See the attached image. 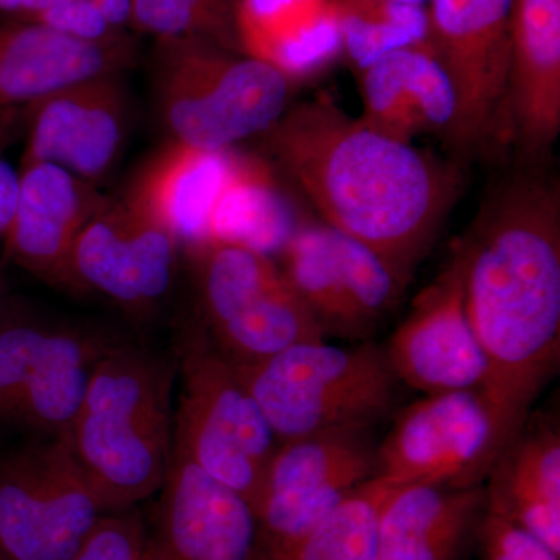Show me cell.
Wrapping results in <instances>:
<instances>
[{"instance_id": "obj_1", "label": "cell", "mask_w": 560, "mask_h": 560, "mask_svg": "<svg viewBox=\"0 0 560 560\" xmlns=\"http://www.w3.org/2000/svg\"><path fill=\"white\" fill-rule=\"evenodd\" d=\"M453 253L488 370L480 393L495 427L497 458L559 370L558 180L523 172L501 184Z\"/></svg>"}, {"instance_id": "obj_2", "label": "cell", "mask_w": 560, "mask_h": 560, "mask_svg": "<svg viewBox=\"0 0 560 560\" xmlns=\"http://www.w3.org/2000/svg\"><path fill=\"white\" fill-rule=\"evenodd\" d=\"M260 139L264 160L324 224L374 250L407 287L455 205L458 171L372 130L329 97L287 109Z\"/></svg>"}, {"instance_id": "obj_3", "label": "cell", "mask_w": 560, "mask_h": 560, "mask_svg": "<svg viewBox=\"0 0 560 560\" xmlns=\"http://www.w3.org/2000/svg\"><path fill=\"white\" fill-rule=\"evenodd\" d=\"M176 370L149 350L110 345L65 434L106 511L156 495L171 467Z\"/></svg>"}, {"instance_id": "obj_4", "label": "cell", "mask_w": 560, "mask_h": 560, "mask_svg": "<svg viewBox=\"0 0 560 560\" xmlns=\"http://www.w3.org/2000/svg\"><path fill=\"white\" fill-rule=\"evenodd\" d=\"M234 363V361H232ZM280 442L334 431H370L397 399L385 349L300 342L275 355L234 363Z\"/></svg>"}, {"instance_id": "obj_5", "label": "cell", "mask_w": 560, "mask_h": 560, "mask_svg": "<svg viewBox=\"0 0 560 560\" xmlns=\"http://www.w3.org/2000/svg\"><path fill=\"white\" fill-rule=\"evenodd\" d=\"M158 110L172 140L209 151L264 135L289 108L293 83L267 62L202 39H158Z\"/></svg>"}, {"instance_id": "obj_6", "label": "cell", "mask_w": 560, "mask_h": 560, "mask_svg": "<svg viewBox=\"0 0 560 560\" xmlns=\"http://www.w3.org/2000/svg\"><path fill=\"white\" fill-rule=\"evenodd\" d=\"M178 352L180 394L173 445L254 510L279 441L237 368L201 324L183 331Z\"/></svg>"}, {"instance_id": "obj_7", "label": "cell", "mask_w": 560, "mask_h": 560, "mask_svg": "<svg viewBox=\"0 0 560 560\" xmlns=\"http://www.w3.org/2000/svg\"><path fill=\"white\" fill-rule=\"evenodd\" d=\"M202 324L234 363H253L300 342L326 340L270 254L208 241L190 249Z\"/></svg>"}, {"instance_id": "obj_8", "label": "cell", "mask_w": 560, "mask_h": 560, "mask_svg": "<svg viewBox=\"0 0 560 560\" xmlns=\"http://www.w3.org/2000/svg\"><path fill=\"white\" fill-rule=\"evenodd\" d=\"M105 514L65 436L0 453V545L10 560H72Z\"/></svg>"}, {"instance_id": "obj_9", "label": "cell", "mask_w": 560, "mask_h": 560, "mask_svg": "<svg viewBox=\"0 0 560 560\" xmlns=\"http://www.w3.org/2000/svg\"><path fill=\"white\" fill-rule=\"evenodd\" d=\"M512 0H429L427 43L447 72L456 116L447 139L469 153L501 145Z\"/></svg>"}, {"instance_id": "obj_10", "label": "cell", "mask_w": 560, "mask_h": 560, "mask_svg": "<svg viewBox=\"0 0 560 560\" xmlns=\"http://www.w3.org/2000/svg\"><path fill=\"white\" fill-rule=\"evenodd\" d=\"M375 448L368 431H334L280 442L254 506L265 560L285 551L375 477Z\"/></svg>"}, {"instance_id": "obj_11", "label": "cell", "mask_w": 560, "mask_h": 560, "mask_svg": "<svg viewBox=\"0 0 560 560\" xmlns=\"http://www.w3.org/2000/svg\"><path fill=\"white\" fill-rule=\"evenodd\" d=\"M280 259L324 337H368L407 289L374 250L324 223L294 228Z\"/></svg>"}, {"instance_id": "obj_12", "label": "cell", "mask_w": 560, "mask_h": 560, "mask_svg": "<svg viewBox=\"0 0 560 560\" xmlns=\"http://www.w3.org/2000/svg\"><path fill=\"white\" fill-rule=\"evenodd\" d=\"M493 458L495 427L480 390L430 394L408 405L375 448V477L477 488Z\"/></svg>"}, {"instance_id": "obj_13", "label": "cell", "mask_w": 560, "mask_h": 560, "mask_svg": "<svg viewBox=\"0 0 560 560\" xmlns=\"http://www.w3.org/2000/svg\"><path fill=\"white\" fill-rule=\"evenodd\" d=\"M179 249L176 238L156 221L124 198H108L73 246L70 290L94 291L143 315L171 291Z\"/></svg>"}, {"instance_id": "obj_14", "label": "cell", "mask_w": 560, "mask_h": 560, "mask_svg": "<svg viewBox=\"0 0 560 560\" xmlns=\"http://www.w3.org/2000/svg\"><path fill=\"white\" fill-rule=\"evenodd\" d=\"M149 560H265L253 506L173 445L147 526Z\"/></svg>"}, {"instance_id": "obj_15", "label": "cell", "mask_w": 560, "mask_h": 560, "mask_svg": "<svg viewBox=\"0 0 560 560\" xmlns=\"http://www.w3.org/2000/svg\"><path fill=\"white\" fill-rule=\"evenodd\" d=\"M385 352L397 381L423 396L481 390L488 370L467 318L455 253L448 267L412 301Z\"/></svg>"}, {"instance_id": "obj_16", "label": "cell", "mask_w": 560, "mask_h": 560, "mask_svg": "<svg viewBox=\"0 0 560 560\" xmlns=\"http://www.w3.org/2000/svg\"><path fill=\"white\" fill-rule=\"evenodd\" d=\"M121 73L83 81L32 105L22 165L47 162L91 184L119 160L130 125Z\"/></svg>"}, {"instance_id": "obj_17", "label": "cell", "mask_w": 560, "mask_h": 560, "mask_svg": "<svg viewBox=\"0 0 560 560\" xmlns=\"http://www.w3.org/2000/svg\"><path fill=\"white\" fill-rule=\"evenodd\" d=\"M560 131V0H512L501 145L540 167Z\"/></svg>"}, {"instance_id": "obj_18", "label": "cell", "mask_w": 560, "mask_h": 560, "mask_svg": "<svg viewBox=\"0 0 560 560\" xmlns=\"http://www.w3.org/2000/svg\"><path fill=\"white\" fill-rule=\"evenodd\" d=\"M106 200L95 184L57 165H22L16 209L3 235L7 260L50 285L70 290L73 246Z\"/></svg>"}, {"instance_id": "obj_19", "label": "cell", "mask_w": 560, "mask_h": 560, "mask_svg": "<svg viewBox=\"0 0 560 560\" xmlns=\"http://www.w3.org/2000/svg\"><path fill=\"white\" fill-rule=\"evenodd\" d=\"M135 40H90L38 22L0 25V110L35 105L83 81L131 68Z\"/></svg>"}, {"instance_id": "obj_20", "label": "cell", "mask_w": 560, "mask_h": 560, "mask_svg": "<svg viewBox=\"0 0 560 560\" xmlns=\"http://www.w3.org/2000/svg\"><path fill=\"white\" fill-rule=\"evenodd\" d=\"M359 119L372 130L411 143L415 136H447L456 116V95L429 43L389 51L359 70Z\"/></svg>"}, {"instance_id": "obj_21", "label": "cell", "mask_w": 560, "mask_h": 560, "mask_svg": "<svg viewBox=\"0 0 560 560\" xmlns=\"http://www.w3.org/2000/svg\"><path fill=\"white\" fill-rule=\"evenodd\" d=\"M486 510L495 512L560 556L558 420L529 415L486 475Z\"/></svg>"}, {"instance_id": "obj_22", "label": "cell", "mask_w": 560, "mask_h": 560, "mask_svg": "<svg viewBox=\"0 0 560 560\" xmlns=\"http://www.w3.org/2000/svg\"><path fill=\"white\" fill-rule=\"evenodd\" d=\"M485 511L482 486H404L383 511L375 560H466Z\"/></svg>"}, {"instance_id": "obj_23", "label": "cell", "mask_w": 560, "mask_h": 560, "mask_svg": "<svg viewBox=\"0 0 560 560\" xmlns=\"http://www.w3.org/2000/svg\"><path fill=\"white\" fill-rule=\"evenodd\" d=\"M232 150L209 151L171 140L136 173L124 200L171 232L180 248L208 242L210 213Z\"/></svg>"}, {"instance_id": "obj_24", "label": "cell", "mask_w": 560, "mask_h": 560, "mask_svg": "<svg viewBox=\"0 0 560 560\" xmlns=\"http://www.w3.org/2000/svg\"><path fill=\"white\" fill-rule=\"evenodd\" d=\"M238 49L291 81L307 79L342 54L331 0H237Z\"/></svg>"}, {"instance_id": "obj_25", "label": "cell", "mask_w": 560, "mask_h": 560, "mask_svg": "<svg viewBox=\"0 0 560 560\" xmlns=\"http://www.w3.org/2000/svg\"><path fill=\"white\" fill-rule=\"evenodd\" d=\"M110 345L114 341L92 331L55 327L9 429L36 434V440L65 436L80 410L95 363Z\"/></svg>"}, {"instance_id": "obj_26", "label": "cell", "mask_w": 560, "mask_h": 560, "mask_svg": "<svg viewBox=\"0 0 560 560\" xmlns=\"http://www.w3.org/2000/svg\"><path fill=\"white\" fill-rule=\"evenodd\" d=\"M294 228L275 168L256 154L232 151L230 171L210 213L208 241L241 243L270 254Z\"/></svg>"}, {"instance_id": "obj_27", "label": "cell", "mask_w": 560, "mask_h": 560, "mask_svg": "<svg viewBox=\"0 0 560 560\" xmlns=\"http://www.w3.org/2000/svg\"><path fill=\"white\" fill-rule=\"evenodd\" d=\"M342 54L359 70L401 47L427 43L429 18L423 5L397 0H331Z\"/></svg>"}, {"instance_id": "obj_28", "label": "cell", "mask_w": 560, "mask_h": 560, "mask_svg": "<svg viewBox=\"0 0 560 560\" xmlns=\"http://www.w3.org/2000/svg\"><path fill=\"white\" fill-rule=\"evenodd\" d=\"M237 0H131L130 24L154 39H202L237 50Z\"/></svg>"}, {"instance_id": "obj_29", "label": "cell", "mask_w": 560, "mask_h": 560, "mask_svg": "<svg viewBox=\"0 0 560 560\" xmlns=\"http://www.w3.org/2000/svg\"><path fill=\"white\" fill-rule=\"evenodd\" d=\"M55 327L33 323L0 326V427H9L22 396L38 370Z\"/></svg>"}, {"instance_id": "obj_30", "label": "cell", "mask_w": 560, "mask_h": 560, "mask_svg": "<svg viewBox=\"0 0 560 560\" xmlns=\"http://www.w3.org/2000/svg\"><path fill=\"white\" fill-rule=\"evenodd\" d=\"M131 510L103 515L72 560H149L147 525Z\"/></svg>"}, {"instance_id": "obj_31", "label": "cell", "mask_w": 560, "mask_h": 560, "mask_svg": "<svg viewBox=\"0 0 560 560\" xmlns=\"http://www.w3.org/2000/svg\"><path fill=\"white\" fill-rule=\"evenodd\" d=\"M475 550L480 560H560L528 530L488 510L482 515Z\"/></svg>"}, {"instance_id": "obj_32", "label": "cell", "mask_w": 560, "mask_h": 560, "mask_svg": "<svg viewBox=\"0 0 560 560\" xmlns=\"http://www.w3.org/2000/svg\"><path fill=\"white\" fill-rule=\"evenodd\" d=\"M11 110H0V237L3 238L13 220L20 195V172L3 158V142L9 136Z\"/></svg>"}, {"instance_id": "obj_33", "label": "cell", "mask_w": 560, "mask_h": 560, "mask_svg": "<svg viewBox=\"0 0 560 560\" xmlns=\"http://www.w3.org/2000/svg\"><path fill=\"white\" fill-rule=\"evenodd\" d=\"M50 0H0V14L11 21L32 22L49 5Z\"/></svg>"}, {"instance_id": "obj_34", "label": "cell", "mask_w": 560, "mask_h": 560, "mask_svg": "<svg viewBox=\"0 0 560 560\" xmlns=\"http://www.w3.org/2000/svg\"><path fill=\"white\" fill-rule=\"evenodd\" d=\"M94 3L117 31H125L130 24L131 0H94Z\"/></svg>"}, {"instance_id": "obj_35", "label": "cell", "mask_w": 560, "mask_h": 560, "mask_svg": "<svg viewBox=\"0 0 560 560\" xmlns=\"http://www.w3.org/2000/svg\"><path fill=\"white\" fill-rule=\"evenodd\" d=\"M3 323H7L5 318H3V287L2 282H0V326Z\"/></svg>"}, {"instance_id": "obj_36", "label": "cell", "mask_w": 560, "mask_h": 560, "mask_svg": "<svg viewBox=\"0 0 560 560\" xmlns=\"http://www.w3.org/2000/svg\"><path fill=\"white\" fill-rule=\"evenodd\" d=\"M397 2L415 3V5H422L425 0H397Z\"/></svg>"}, {"instance_id": "obj_37", "label": "cell", "mask_w": 560, "mask_h": 560, "mask_svg": "<svg viewBox=\"0 0 560 560\" xmlns=\"http://www.w3.org/2000/svg\"><path fill=\"white\" fill-rule=\"evenodd\" d=\"M0 560H10L7 558L5 551H3L2 545H0Z\"/></svg>"}]
</instances>
